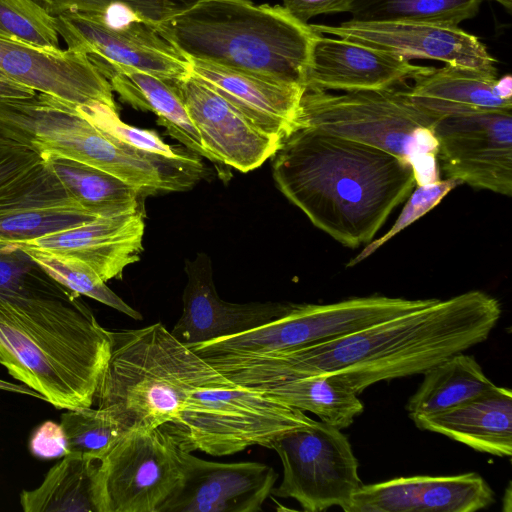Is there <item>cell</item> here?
I'll return each mask as SVG.
<instances>
[{"mask_svg": "<svg viewBox=\"0 0 512 512\" xmlns=\"http://www.w3.org/2000/svg\"><path fill=\"white\" fill-rule=\"evenodd\" d=\"M499 301L479 290L403 313L311 346L260 355L215 356L210 364L232 383L260 388L327 376L356 395L380 381L424 374L484 342L501 316Z\"/></svg>", "mask_w": 512, "mask_h": 512, "instance_id": "obj_1", "label": "cell"}, {"mask_svg": "<svg viewBox=\"0 0 512 512\" xmlns=\"http://www.w3.org/2000/svg\"><path fill=\"white\" fill-rule=\"evenodd\" d=\"M273 177L314 226L350 248L371 242L416 186L407 162L314 127L282 143Z\"/></svg>", "mask_w": 512, "mask_h": 512, "instance_id": "obj_2", "label": "cell"}, {"mask_svg": "<svg viewBox=\"0 0 512 512\" xmlns=\"http://www.w3.org/2000/svg\"><path fill=\"white\" fill-rule=\"evenodd\" d=\"M110 331L80 297L0 290V364L57 409L92 407Z\"/></svg>", "mask_w": 512, "mask_h": 512, "instance_id": "obj_3", "label": "cell"}, {"mask_svg": "<svg viewBox=\"0 0 512 512\" xmlns=\"http://www.w3.org/2000/svg\"><path fill=\"white\" fill-rule=\"evenodd\" d=\"M155 30L187 60L304 87L318 35L283 6L250 0H198Z\"/></svg>", "mask_w": 512, "mask_h": 512, "instance_id": "obj_4", "label": "cell"}, {"mask_svg": "<svg viewBox=\"0 0 512 512\" xmlns=\"http://www.w3.org/2000/svg\"><path fill=\"white\" fill-rule=\"evenodd\" d=\"M110 355L95 400L127 431L173 421L202 387H233L162 324L110 331Z\"/></svg>", "mask_w": 512, "mask_h": 512, "instance_id": "obj_5", "label": "cell"}, {"mask_svg": "<svg viewBox=\"0 0 512 512\" xmlns=\"http://www.w3.org/2000/svg\"><path fill=\"white\" fill-rule=\"evenodd\" d=\"M0 137L42 155H55L108 172L142 195L187 189L171 169L115 142L85 119L75 104L36 92L0 99Z\"/></svg>", "mask_w": 512, "mask_h": 512, "instance_id": "obj_6", "label": "cell"}, {"mask_svg": "<svg viewBox=\"0 0 512 512\" xmlns=\"http://www.w3.org/2000/svg\"><path fill=\"white\" fill-rule=\"evenodd\" d=\"M437 121L411 101L407 89L331 93L305 88L297 129L318 128L393 154L412 166L416 185H422L440 179Z\"/></svg>", "mask_w": 512, "mask_h": 512, "instance_id": "obj_7", "label": "cell"}, {"mask_svg": "<svg viewBox=\"0 0 512 512\" xmlns=\"http://www.w3.org/2000/svg\"><path fill=\"white\" fill-rule=\"evenodd\" d=\"M310 419L260 390L235 385L196 389L178 416L159 428L180 450L224 456L256 445L268 448Z\"/></svg>", "mask_w": 512, "mask_h": 512, "instance_id": "obj_8", "label": "cell"}, {"mask_svg": "<svg viewBox=\"0 0 512 512\" xmlns=\"http://www.w3.org/2000/svg\"><path fill=\"white\" fill-rule=\"evenodd\" d=\"M433 302L374 295L330 304H295L287 314L264 325L189 348L202 358L296 349L348 335Z\"/></svg>", "mask_w": 512, "mask_h": 512, "instance_id": "obj_9", "label": "cell"}, {"mask_svg": "<svg viewBox=\"0 0 512 512\" xmlns=\"http://www.w3.org/2000/svg\"><path fill=\"white\" fill-rule=\"evenodd\" d=\"M282 463L283 478L272 493L296 500L307 512L338 506L348 512L362 485L358 461L340 429L310 419L271 442Z\"/></svg>", "mask_w": 512, "mask_h": 512, "instance_id": "obj_10", "label": "cell"}, {"mask_svg": "<svg viewBox=\"0 0 512 512\" xmlns=\"http://www.w3.org/2000/svg\"><path fill=\"white\" fill-rule=\"evenodd\" d=\"M182 479L180 449L165 432L131 430L98 462L97 512H159Z\"/></svg>", "mask_w": 512, "mask_h": 512, "instance_id": "obj_11", "label": "cell"}, {"mask_svg": "<svg viewBox=\"0 0 512 512\" xmlns=\"http://www.w3.org/2000/svg\"><path fill=\"white\" fill-rule=\"evenodd\" d=\"M67 48L89 58L145 71L169 81L189 75V62L154 27L124 13L54 17Z\"/></svg>", "mask_w": 512, "mask_h": 512, "instance_id": "obj_12", "label": "cell"}, {"mask_svg": "<svg viewBox=\"0 0 512 512\" xmlns=\"http://www.w3.org/2000/svg\"><path fill=\"white\" fill-rule=\"evenodd\" d=\"M434 133L446 178L512 195V111L443 117Z\"/></svg>", "mask_w": 512, "mask_h": 512, "instance_id": "obj_13", "label": "cell"}, {"mask_svg": "<svg viewBox=\"0 0 512 512\" xmlns=\"http://www.w3.org/2000/svg\"><path fill=\"white\" fill-rule=\"evenodd\" d=\"M317 34L357 42L408 60L431 59L450 65L497 71L496 60L478 37L458 26L419 22H360L310 25Z\"/></svg>", "mask_w": 512, "mask_h": 512, "instance_id": "obj_14", "label": "cell"}, {"mask_svg": "<svg viewBox=\"0 0 512 512\" xmlns=\"http://www.w3.org/2000/svg\"><path fill=\"white\" fill-rule=\"evenodd\" d=\"M183 479L159 512H258L278 473L259 462L220 463L180 450Z\"/></svg>", "mask_w": 512, "mask_h": 512, "instance_id": "obj_15", "label": "cell"}, {"mask_svg": "<svg viewBox=\"0 0 512 512\" xmlns=\"http://www.w3.org/2000/svg\"><path fill=\"white\" fill-rule=\"evenodd\" d=\"M173 84L213 162L248 172L281 147L279 138L262 130L190 73Z\"/></svg>", "mask_w": 512, "mask_h": 512, "instance_id": "obj_16", "label": "cell"}, {"mask_svg": "<svg viewBox=\"0 0 512 512\" xmlns=\"http://www.w3.org/2000/svg\"><path fill=\"white\" fill-rule=\"evenodd\" d=\"M0 72L36 92L82 105H117L109 81L83 52L0 38Z\"/></svg>", "mask_w": 512, "mask_h": 512, "instance_id": "obj_17", "label": "cell"}, {"mask_svg": "<svg viewBox=\"0 0 512 512\" xmlns=\"http://www.w3.org/2000/svg\"><path fill=\"white\" fill-rule=\"evenodd\" d=\"M94 218L70 196L44 159L0 189V247L62 231Z\"/></svg>", "mask_w": 512, "mask_h": 512, "instance_id": "obj_18", "label": "cell"}, {"mask_svg": "<svg viewBox=\"0 0 512 512\" xmlns=\"http://www.w3.org/2000/svg\"><path fill=\"white\" fill-rule=\"evenodd\" d=\"M187 283L183 292V311L170 331L187 347L239 334L287 314L294 303H232L216 291L211 260L200 253L186 261Z\"/></svg>", "mask_w": 512, "mask_h": 512, "instance_id": "obj_19", "label": "cell"}, {"mask_svg": "<svg viewBox=\"0 0 512 512\" xmlns=\"http://www.w3.org/2000/svg\"><path fill=\"white\" fill-rule=\"evenodd\" d=\"M392 52L318 34L311 50L306 89L361 91L397 87L431 72Z\"/></svg>", "mask_w": 512, "mask_h": 512, "instance_id": "obj_20", "label": "cell"}, {"mask_svg": "<svg viewBox=\"0 0 512 512\" xmlns=\"http://www.w3.org/2000/svg\"><path fill=\"white\" fill-rule=\"evenodd\" d=\"M494 493L477 473L399 477L361 485L348 512H474L490 506Z\"/></svg>", "mask_w": 512, "mask_h": 512, "instance_id": "obj_21", "label": "cell"}, {"mask_svg": "<svg viewBox=\"0 0 512 512\" xmlns=\"http://www.w3.org/2000/svg\"><path fill=\"white\" fill-rule=\"evenodd\" d=\"M140 209L83 224L15 244L73 258L90 266L105 281L122 279L124 269L140 260L143 251Z\"/></svg>", "mask_w": 512, "mask_h": 512, "instance_id": "obj_22", "label": "cell"}, {"mask_svg": "<svg viewBox=\"0 0 512 512\" xmlns=\"http://www.w3.org/2000/svg\"><path fill=\"white\" fill-rule=\"evenodd\" d=\"M188 62L192 76L268 134L284 142L297 130L304 86L280 83L200 61Z\"/></svg>", "mask_w": 512, "mask_h": 512, "instance_id": "obj_23", "label": "cell"}, {"mask_svg": "<svg viewBox=\"0 0 512 512\" xmlns=\"http://www.w3.org/2000/svg\"><path fill=\"white\" fill-rule=\"evenodd\" d=\"M411 101L440 119L474 113L512 111V80L497 71L446 64L413 80Z\"/></svg>", "mask_w": 512, "mask_h": 512, "instance_id": "obj_24", "label": "cell"}, {"mask_svg": "<svg viewBox=\"0 0 512 512\" xmlns=\"http://www.w3.org/2000/svg\"><path fill=\"white\" fill-rule=\"evenodd\" d=\"M422 429L445 435L472 449L499 457L512 453V392L493 389L439 414L414 420Z\"/></svg>", "mask_w": 512, "mask_h": 512, "instance_id": "obj_25", "label": "cell"}, {"mask_svg": "<svg viewBox=\"0 0 512 512\" xmlns=\"http://www.w3.org/2000/svg\"><path fill=\"white\" fill-rule=\"evenodd\" d=\"M109 81L121 101L141 111L157 116L158 124L188 150L213 161L203 145L173 81L130 67L116 66L90 58Z\"/></svg>", "mask_w": 512, "mask_h": 512, "instance_id": "obj_26", "label": "cell"}, {"mask_svg": "<svg viewBox=\"0 0 512 512\" xmlns=\"http://www.w3.org/2000/svg\"><path fill=\"white\" fill-rule=\"evenodd\" d=\"M476 359L457 353L424 373V379L409 398L406 411L414 421L452 409L493 389Z\"/></svg>", "mask_w": 512, "mask_h": 512, "instance_id": "obj_27", "label": "cell"}, {"mask_svg": "<svg viewBox=\"0 0 512 512\" xmlns=\"http://www.w3.org/2000/svg\"><path fill=\"white\" fill-rule=\"evenodd\" d=\"M72 198L96 217L140 209L142 194L118 177L71 159L42 155Z\"/></svg>", "mask_w": 512, "mask_h": 512, "instance_id": "obj_28", "label": "cell"}, {"mask_svg": "<svg viewBox=\"0 0 512 512\" xmlns=\"http://www.w3.org/2000/svg\"><path fill=\"white\" fill-rule=\"evenodd\" d=\"M99 461L67 454L33 490H22L25 512H97L94 478Z\"/></svg>", "mask_w": 512, "mask_h": 512, "instance_id": "obj_29", "label": "cell"}, {"mask_svg": "<svg viewBox=\"0 0 512 512\" xmlns=\"http://www.w3.org/2000/svg\"><path fill=\"white\" fill-rule=\"evenodd\" d=\"M76 110L94 126L118 144L173 170L195 183L205 169L199 155L171 146L152 130L134 127L123 122L116 108L101 102L75 105Z\"/></svg>", "mask_w": 512, "mask_h": 512, "instance_id": "obj_30", "label": "cell"}, {"mask_svg": "<svg viewBox=\"0 0 512 512\" xmlns=\"http://www.w3.org/2000/svg\"><path fill=\"white\" fill-rule=\"evenodd\" d=\"M257 390L288 406L311 412L340 430L350 426L364 410L356 394L323 375L283 380Z\"/></svg>", "mask_w": 512, "mask_h": 512, "instance_id": "obj_31", "label": "cell"}, {"mask_svg": "<svg viewBox=\"0 0 512 512\" xmlns=\"http://www.w3.org/2000/svg\"><path fill=\"white\" fill-rule=\"evenodd\" d=\"M482 0H353L351 20L458 26L473 18Z\"/></svg>", "mask_w": 512, "mask_h": 512, "instance_id": "obj_32", "label": "cell"}, {"mask_svg": "<svg viewBox=\"0 0 512 512\" xmlns=\"http://www.w3.org/2000/svg\"><path fill=\"white\" fill-rule=\"evenodd\" d=\"M24 250L48 275L77 296L92 298L134 320H142L139 311L128 305L90 266L82 261L32 248Z\"/></svg>", "mask_w": 512, "mask_h": 512, "instance_id": "obj_33", "label": "cell"}, {"mask_svg": "<svg viewBox=\"0 0 512 512\" xmlns=\"http://www.w3.org/2000/svg\"><path fill=\"white\" fill-rule=\"evenodd\" d=\"M68 454L100 461L129 431L108 412L92 407L66 410L61 415Z\"/></svg>", "mask_w": 512, "mask_h": 512, "instance_id": "obj_34", "label": "cell"}, {"mask_svg": "<svg viewBox=\"0 0 512 512\" xmlns=\"http://www.w3.org/2000/svg\"><path fill=\"white\" fill-rule=\"evenodd\" d=\"M48 14L94 15L111 9L126 11L139 21L157 27L190 8L198 0H35Z\"/></svg>", "mask_w": 512, "mask_h": 512, "instance_id": "obj_35", "label": "cell"}, {"mask_svg": "<svg viewBox=\"0 0 512 512\" xmlns=\"http://www.w3.org/2000/svg\"><path fill=\"white\" fill-rule=\"evenodd\" d=\"M0 38L60 48L54 17L35 0H0Z\"/></svg>", "mask_w": 512, "mask_h": 512, "instance_id": "obj_36", "label": "cell"}, {"mask_svg": "<svg viewBox=\"0 0 512 512\" xmlns=\"http://www.w3.org/2000/svg\"><path fill=\"white\" fill-rule=\"evenodd\" d=\"M0 290L25 296L80 297L54 280L16 246L0 247Z\"/></svg>", "mask_w": 512, "mask_h": 512, "instance_id": "obj_37", "label": "cell"}, {"mask_svg": "<svg viewBox=\"0 0 512 512\" xmlns=\"http://www.w3.org/2000/svg\"><path fill=\"white\" fill-rule=\"evenodd\" d=\"M461 184L458 180L446 178L445 180L439 179L434 182L416 185V189L410 195L394 225L383 236L366 244L361 252L348 262L346 267H352L365 260L399 232L427 214L450 191Z\"/></svg>", "mask_w": 512, "mask_h": 512, "instance_id": "obj_38", "label": "cell"}, {"mask_svg": "<svg viewBox=\"0 0 512 512\" xmlns=\"http://www.w3.org/2000/svg\"><path fill=\"white\" fill-rule=\"evenodd\" d=\"M42 161L35 150L0 137V189Z\"/></svg>", "mask_w": 512, "mask_h": 512, "instance_id": "obj_39", "label": "cell"}, {"mask_svg": "<svg viewBox=\"0 0 512 512\" xmlns=\"http://www.w3.org/2000/svg\"><path fill=\"white\" fill-rule=\"evenodd\" d=\"M29 451L34 457L43 460L66 456L67 439L60 423L47 420L40 424L30 437Z\"/></svg>", "mask_w": 512, "mask_h": 512, "instance_id": "obj_40", "label": "cell"}, {"mask_svg": "<svg viewBox=\"0 0 512 512\" xmlns=\"http://www.w3.org/2000/svg\"><path fill=\"white\" fill-rule=\"evenodd\" d=\"M286 11L301 23L321 14L349 12L353 0H282Z\"/></svg>", "mask_w": 512, "mask_h": 512, "instance_id": "obj_41", "label": "cell"}, {"mask_svg": "<svg viewBox=\"0 0 512 512\" xmlns=\"http://www.w3.org/2000/svg\"><path fill=\"white\" fill-rule=\"evenodd\" d=\"M36 94V91L19 84L0 72V99L26 98Z\"/></svg>", "mask_w": 512, "mask_h": 512, "instance_id": "obj_42", "label": "cell"}, {"mask_svg": "<svg viewBox=\"0 0 512 512\" xmlns=\"http://www.w3.org/2000/svg\"><path fill=\"white\" fill-rule=\"evenodd\" d=\"M0 390L23 394V395H28V396L38 398L40 400H44L43 397L39 393L28 388L27 386L20 385V384H14V383L8 382L3 379H0Z\"/></svg>", "mask_w": 512, "mask_h": 512, "instance_id": "obj_43", "label": "cell"}, {"mask_svg": "<svg viewBox=\"0 0 512 512\" xmlns=\"http://www.w3.org/2000/svg\"><path fill=\"white\" fill-rule=\"evenodd\" d=\"M493 1H496L498 2L499 4H501L505 9H507L508 11L511 10V7H512V0H493Z\"/></svg>", "mask_w": 512, "mask_h": 512, "instance_id": "obj_44", "label": "cell"}]
</instances>
